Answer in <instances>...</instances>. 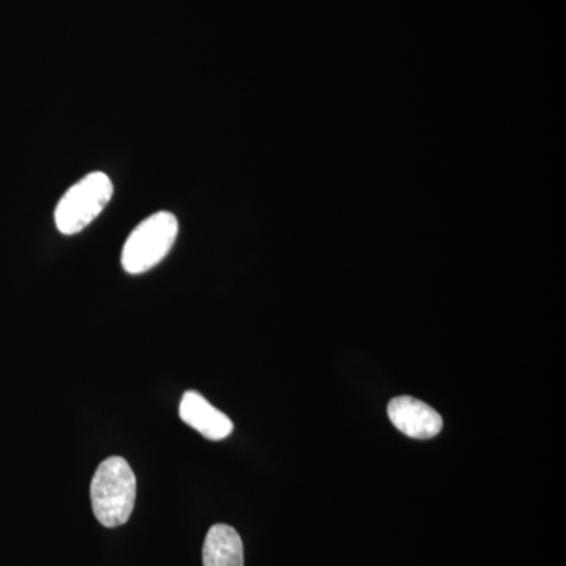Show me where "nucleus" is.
Returning <instances> with one entry per match:
<instances>
[{
	"label": "nucleus",
	"mask_w": 566,
	"mask_h": 566,
	"mask_svg": "<svg viewBox=\"0 0 566 566\" xmlns=\"http://www.w3.org/2000/svg\"><path fill=\"white\" fill-rule=\"evenodd\" d=\"M114 186L106 174L85 175L71 186L55 208V226L63 234H76L98 218L109 203Z\"/></svg>",
	"instance_id": "obj_3"
},
{
	"label": "nucleus",
	"mask_w": 566,
	"mask_h": 566,
	"mask_svg": "<svg viewBox=\"0 0 566 566\" xmlns=\"http://www.w3.org/2000/svg\"><path fill=\"white\" fill-rule=\"evenodd\" d=\"M177 234L178 221L172 212H156L145 219L126 240L123 270L128 274L147 273L170 252Z\"/></svg>",
	"instance_id": "obj_2"
},
{
	"label": "nucleus",
	"mask_w": 566,
	"mask_h": 566,
	"mask_svg": "<svg viewBox=\"0 0 566 566\" xmlns=\"http://www.w3.org/2000/svg\"><path fill=\"white\" fill-rule=\"evenodd\" d=\"M390 422L412 439H431L441 433L442 417L431 406L412 397L394 398L387 408Z\"/></svg>",
	"instance_id": "obj_4"
},
{
	"label": "nucleus",
	"mask_w": 566,
	"mask_h": 566,
	"mask_svg": "<svg viewBox=\"0 0 566 566\" xmlns=\"http://www.w3.org/2000/svg\"><path fill=\"white\" fill-rule=\"evenodd\" d=\"M136 475L125 458L104 460L91 485L92 509L98 523L107 528L128 523L136 504Z\"/></svg>",
	"instance_id": "obj_1"
},
{
	"label": "nucleus",
	"mask_w": 566,
	"mask_h": 566,
	"mask_svg": "<svg viewBox=\"0 0 566 566\" xmlns=\"http://www.w3.org/2000/svg\"><path fill=\"white\" fill-rule=\"evenodd\" d=\"M180 417L193 430L199 431L211 441H222L233 431V422L223 412L216 409L210 401L205 400L196 390H188L182 395Z\"/></svg>",
	"instance_id": "obj_5"
},
{
	"label": "nucleus",
	"mask_w": 566,
	"mask_h": 566,
	"mask_svg": "<svg viewBox=\"0 0 566 566\" xmlns=\"http://www.w3.org/2000/svg\"><path fill=\"white\" fill-rule=\"evenodd\" d=\"M203 566H244L243 539L233 527L216 524L203 543Z\"/></svg>",
	"instance_id": "obj_6"
}]
</instances>
